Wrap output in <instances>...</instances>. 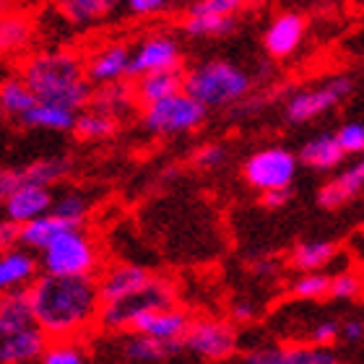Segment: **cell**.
<instances>
[{"instance_id": "3", "label": "cell", "mask_w": 364, "mask_h": 364, "mask_svg": "<svg viewBox=\"0 0 364 364\" xmlns=\"http://www.w3.org/2000/svg\"><path fill=\"white\" fill-rule=\"evenodd\" d=\"M45 346L47 336L31 318L26 289L0 291V364H29Z\"/></svg>"}, {"instance_id": "10", "label": "cell", "mask_w": 364, "mask_h": 364, "mask_svg": "<svg viewBox=\"0 0 364 364\" xmlns=\"http://www.w3.org/2000/svg\"><path fill=\"white\" fill-rule=\"evenodd\" d=\"M182 349L193 351L208 362H219V359L235 354L237 333L235 328L221 323V320H196V323H190L185 336H182Z\"/></svg>"}, {"instance_id": "9", "label": "cell", "mask_w": 364, "mask_h": 364, "mask_svg": "<svg viewBox=\"0 0 364 364\" xmlns=\"http://www.w3.org/2000/svg\"><path fill=\"white\" fill-rule=\"evenodd\" d=\"M351 78L338 76L331 78L326 84H320L318 89L296 91L287 102V120L289 122H310L320 114L331 112L333 107H338L343 99L351 94Z\"/></svg>"}, {"instance_id": "21", "label": "cell", "mask_w": 364, "mask_h": 364, "mask_svg": "<svg viewBox=\"0 0 364 364\" xmlns=\"http://www.w3.org/2000/svg\"><path fill=\"white\" fill-rule=\"evenodd\" d=\"M296 159H299V164H304V167L318 169V172H328V169L338 167V164L346 159V154H343L341 144L336 141V136L323 133V136L310 138V141L299 149Z\"/></svg>"}, {"instance_id": "18", "label": "cell", "mask_w": 364, "mask_h": 364, "mask_svg": "<svg viewBox=\"0 0 364 364\" xmlns=\"http://www.w3.org/2000/svg\"><path fill=\"white\" fill-rule=\"evenodd\" d=\"M245 364H341L328 346H287V349H263L245 357Z\"/></svg>"}, {"instance_id": "40", "label": "cell", "mask_w": 364, "mask_h": 364, "mask_svg": "<svg viewBox=\"0 0 364 364\" xmlns=\"http://www.w3.org/2000/svg\"><path fill=\"white\" fill-rule=\"evenodd\" d=\"M133 16H154L167 8V0H122Z\"/></svg>"}, {"instance_id": "2", "label": "cell", "mask_w": 364, "mask_h": 364, "mask_svg": "<svg viewBox=\"0 0 364 364\" xmlns=\"http://www.w3.org/2000/svg\"><path fill=\"white\" fill-rule=\"evenodd\" d=\"M21 78L37 102H50L73 112L89 107L94 94L91 81L84 73V63L68 50H47L31 55L21 65Z\"/></svg>"}, {"instance_id": "46", "label": "cell", "mask_w": 364, "mask_h": 364, "mask_svg": "<svg viewBox=\"0 0 364 364\" xmlns=\"http://www.w3.org/2000/svg\"><path fill=\"white\" fill-rule=\"evenodd\" d=\"M252 315H255V310H252V304H247V302H237L235 307H232V318L235 320H252Z\"/></svg>"}, {"instance_id": "12", "label": "cell", "mask_w": 364, "mask_h": 364, "mask_svg": "<svg viewBox=\"0 0 364 364\" xmlns=\"http://www.w3.org/2000/svg\"><path fill=\"white\" fill-rule=\"evenodd\" d=\"M53 188L47 185H34V182H21L18 188L11 190V196L3 200V219H8L11 224H26V221L37 219L42 213H47L53 208Z\"/></svg>"}, {"instance_id": "7", "label": "cell", "mask_w": 364, "mask_h": 364, "mask_svg": "<svg viewBox=\"0 0 364 364\" xmlns=\"http://www.w3.org/2000/svg\"><path fill=\"white\" fill-rule=\"evenodd\" d=\"M175 304V287L169 281L154 276L144 289L122 296L117 302H107L99 307V326L105 331H128L133 318L154 307H172Z\"/></svg>"}, {"instance_id": "30", "label": "cell", "mask_w": 364, "mask_h": 364, "mask_svg": "<svg viewBox=\"0 0 364 364\" xmlns=\"http://www.w3.org/2000/svg\"><path fill=\"white\" fill-rule=\"evenodd\" d=\"M336 258V245L326 242V240H315V242H302L296 245V250L291 252V266L296 271H318V268L328 266Z\"/></svg>"}, {"instance_id": "34", "label": "cell", "mask_w": 364, "mask_h": 364, "mask_svg": "<svg viewBox=\"0 0 364 364\" xmlns=\"http://www.w3.org/2000/svg\"><path fill=\"white\" fill-rule=\"evenodd\" d=\"M42 364H86L84 351L78 346V341H47V346L39 354Z\"/></svg>"}, {"instance_id": "15", "label": "cell", "mask_w": 364, "mask_h": 364, "mask_svg": "<svg viewBox=\"0 0 364 364\" xmlns=\"http://www.w3.org/2000/svg\"><path fill=\"white\" fill-rule=\"evenodd\" d=\"M130 65V47L112 42V45L99 47L97 53L91 55L89 60L84 63V73L94 86H105L122 81L128 76Z\"/></svg>"}, {"instance_id": "5", "label": "cell", "mask_w": 364, "mask_h": 364, "mask_svg": "<svg viewBox=\"0 0 364 364\" xmlns=\"http://www.w3.org/2000/svg\"><path fill=\"white\" fill-rule=\"evenodd\" d=\"M99 268L97 242L81 227L65 229L45 250H39V271L55 276H94Z\"/></svg>"}, {"instance_id": "6", "label": "cell", "mask_w": 364, "mask_h": 364, "mask_svg": "<svg viewBox=\"0 0 364 364\" xmlns=\"http://www.w3.org/2000/svg\"><path fill=\"white\" fill-rule=\"evenodd\" d=\"M208 109L198 99H193L188 91H177L172 97H164L159 102L144 105L141 122L154 136H182L193 133L205 122Z\"/></svg>"}, {"instance_id": "41", "label": "cell", "mask_w": 364, "mask_h": 364, "mask_svg": "<svg viewBox=\"0 0 364 364\" xmlns=\"http://www.w3.org/2000/svg\"><path fill=\"white\" fill-rule=\"evenodd\" d=\"M338 333H341V326H338V323H320V326L312 331V343H315V346H331V343L338 341Z\"/></svg>"}, {"instance_id": "32", "label": "cell", "mask_w": 364, "mask_h": 364, "mask_svg": "<svg viewBox=\"0 0 364 364\" xmlns=\"http://www.w3.org/2000/svg\"><path fill=\"white\" fill-rule=\"evenodd\" d=\"M89 208H91V203L84 193L65 190V193H60L58 198H53V208H50V211H53L55 216H60V219L70 221L73 227H84L86 216H89Z\"/></svg>"}, {"instance_id": "29", "label": "cell", "mask_w": 364, "mask_h": 364, "mask_svg": "<svg viewBox=\"0 0 364 364\" xmlns=\"http://www.w3.org/2000/svg\"><path fill=\"white\" fill-rule=\"evenodd\" d=\"M237 26V18L229 16H200V14H188V18L182 21V31L188 37L196 39H208V37H227Z\"/></svg>"}, {"instance_id": "11", "label": "cell", "mask_w": 364, "mask_h": 364, "mask_svg": "<svg viewBox=\"0 0 364 364\" xmlns=\"http://www.w3.org/2000/svg\"><path fill=\"white\" fill-rule=\"evenodd\" d=\"M180 63H182L180 42L175 37H169V34H151V37H146L130 53L128 76L138 78L144 76V73H151V70L180 68Z\"/></svg>"}, {"instance_id": "35", "label": "cell", "mask_w": 364, "mask_h": 364, "mask_svg": "<svg viewBox=\"0 0 364 364\" xmlns=\"http://www.w3.org/2000/svg\"><path fill=\"white\" fill-rule=\"evenodd\" d=\"M328 289H331V279H328V276L307 271L302 279H296L294 284H291V294L302 296V299H320V296L328 294Z\"/></svg>"}, {"instance_id": "27", "label": "cell", "mask_w": 364, "mask_h": 364, "mask_svg": "<svg viewBox=\"0 0 364 364\" xmlns=\"http://www.w3.org/2000/svg\"><path fill=\"white\" fill-rule=\"evenodd\" d=\"M37 102L31 89L23 84L21 76H8L0 81V114L11 120H21L23 112Z\"/></svg>"}, {"instance_id": "22", "label": "cell", "mask_w": 364, "mask_h": 364, "mask_svg": "<svg viewBox=\"0 0 364 364\" xmlns=\"http://www.w3.org/2000/svg\"><path fill=\"white\" fill-rule=\"evenodd\" d=\"M73 120H76L73 109L50 105V102H34L18 122L26 125V128L50 130V133H70L73 130Z\"/></svg>"}, {"instance_id": "26", "label": "cell", "mask_w": 364, "mask_h": 364, "mask_svg": "<svg viewBox=\"0 0 364 364\" xmlns=\"http://www.w3.org/2000/svg\"><path fill=\"white\" fill-rule=\"evenodd\" d=\"M70 159L68 156H42V159H34L29 164H23L21 169V180L23 182H34V185H47L53 188L58 182H63L70 175Z\"/></svg>"}, {"instance_id": "25", "label": "cell", "mask_w": 364, "mask_h": 364, "mask_svg": "<svg viewBox=\"0 0 364 364\" xmlns=\"http://www.w3.org/2000/svg\"><path fill=\"white\" fill-rule=\"evenodd\" d=\"M182 349V341H159L146 333H133L125 343V357L136 364H154Z\"/></svg>"}, {"instance_id": "20", "label": "cell", "mask_w": 364, "mask_h": 364, "mask_svg": "<svg viewBox=\"0 0 364 364\" xmlns=\"http://www.w3.org/2000/svg\"><path fill=\"white\" fill-rule=\"evenodd\" d=\"M65 229H73V224L55 216L53 211H47L42 216H37V219L26 221V224H18V245L31 252H39L45 250L55 237L63 235Z\"/></svg>"}, {"instance_id": "33", "label": "cell", "mask_w": 364, "mask_h": 364, "mask_svg": "<svg viewBox=\"0 0 364 364\" xmlns=\"http://www.w3.org/2000/svg\"><path fill=\"white\" fill-rule=\"evenodd\" d=\"M130 102H133V91H130L128 86H122L120 81H114V84H105L102 89L94 91L89 105L97 107V109H105V112L117 117Z\"/></svg>"}, {"instance_id": "42", "label": "cell", "mask_w": 364, "mask_h": 364, "mask_svg": "<svg viewBox=\"0 0 364 364\" xmlns=\"http://www.w3.org/2000/svg\"><path fill=\"white\" fill-rule=\"evenodd\" d=\"M21 169L11 167V169H0V208H3V200L11 196V190L21 185Z\"/></svg>"}, {"instance_id": "17", "label": "cell", "mask_w": 364, "mask_h": 364, "mask_svg": "<svg viewBox=\"0 0 364 364\" xmlns=\"http://www.w3.org/2000/svg\"><path fill=\"white\" fill-rule=\"evenodd\" d=\"M39 276V260L26 247H8L0 252V291L26 289Z\"/></svg>"}, {"instance_id": "13", "label": "cell", "mask_w": 364, "mask_h": 364, "mask_svg": "<svg viewBox=\"0 0 364 364\" xmlns=\"http://www.w3.org/2000/svg\"><path fill=\"white\" fill-rule=\"evenodd\" d=\"M190 318L188 312L172 307H154V310L141 312L138 318L130 323V333H146L159 341H182V336L188 331Z\"/></svg>"}, {"instance_id": "8", "label": "cell", "mask_w": 364, "mask_h": 364, "mask_svg": "<svg viewBox=\"0 0 364 364\" xmlns=\"http://www.w3.org/2000/svg\"><path fill=\"white\" fill-rule=\"evenodd\" d=\"M299 169V159L294 151L284 146H268L260 149L252 156H247L242 167L245 182L255 190H273V188H291V182Z\"/></svg>"}, {"instance_id": "37", "label": "cell", "mask_w": 364, "mask_h": 364, "mask_svg": "<svg viewBox=\"0 0 364 364\" xmlns=\"http://www.w3.org/2000/svg\"><path fill=\"white\" fill-rule=\"evenodd\" d=\"M336 141L341 144L343 154H364V122H346L338 128Z\"/></svg>"}, {"instance_id": "47", "label": "cell", "mask_w": 364, "mask_h": 364, "mask_svg": "<svg viewBox=\"0 0 364 364\" xmlns=\"http://www.w3.org/2000/svg\"><path fill=\"white\" fill-rule=\"evenodd\" d=\"M16 3H18V0H0V16L11 14V11L16 8Z\"/></svg>"}, {"instance_id": "1", "label": "cell", "mask_w": 364, "mask_h": 364, "mask_svg": "<svg viewBox=\"0 0 364 364\" xmlns=\"http://www.w3.org/2000/svg\"><path fill=\"white\" fill-rule=\"evenodd\" d=\"M31 318L47 341H81L99 320V289L94 276L39 273L26 287Z\"/></svg>"}, {"instance_id": "4", "label": "cell", "mask_w": 364, "mask_h": 364, "mask_svg": "<svg viewBox=\"0 0 364 364\" xmlns=\"http://www.w3.org/2000/svg\"><path fill=\"white\" fill-rule=\"evenodd\" d=\"M252 78L232 60H205L182 76V91L198 99L205 109H224L247 99Z\"/></svg>"}, {"instance_id": "16", "label": "cell", "mask_w": 364, "mask_h": 364, "mask_svg": "<svg viewBox=\"0 0 364 364\" xmlns=\"http://www.w3.org/2000/svg\"><path fill=\"white\" fill-rule=\"evenodd\" d=\"M151 279H154V273H149L141 266H130V263H120V266L107 268L97 279L99 299H102V304L117 302L122 296L133 294L138 289H144Z\"/></svg>"}, {"instance_id": "43", "label": "cell", "mask_w": 364, "mask_h": 364, "mask_svg": "<svg viewBox=\"0 0 364 364\" xmlns=\"http://www.w3.org/2000/svg\"><path fill=\"white\" fill-rule=\"evenodd\" d=\"M289 200H291V188L263 190V196H260V203L266 205V208H284Z\"/></svg>"}, {"instance_id": "14", "label": "cell", "mask_w": 364, "mask_h": 364, "mask_svg": "<svg viewBox=\"0 0 364 364\" xmlns=\"http://www.w3.org/2000/svg\"><path fill=\"white\" fill-rule=\"evenodd\" d=\"M304 31H307L304 16L287 11V14L276 16L268 23L266 34H263V47H266V53L271 58H289V55H294L299 50Z\"/></svg>"}, {"instance_id": "31", "label": "cell", "mask_w": 364, "mask_h": 364, "mask_svg": "<svg viewBox=\"0 0 364 364\" xmlns=\"http://www.w3.org/2000/svg\"><path fill=\"white\" fill-rule=\"evenodd\" d=\"M58 3L73 23H91L109 16L122 0H58Z\"/></svg>"}, {"instance_id": "24", "label": "cell", "mask_w": 364, "mask_h": 364, "mask_svg": "<svg viewBox=\"0 0 364 364\" xmlns=\"http://www.w3.org/2000/svg\"><path fill=\"white\" fill-rule=\"evenodd\" d=\"M78 141H107L117 133V117L105 109L91 107L89 109H78L76 120H73V130H70Z\"/></svg>"}, {"instance_id": "28", "label": "cell", "mask_w": 364, "mask_h": 364, "mask_svg": "<svg viewBox=\"0 0 364 364\" xmlns=\"http://www.w3.org/2000/svg\"><path fill=\"white\" fill-rule=\"evenodd\" d=\"M34 34V23L21 14H6L0 16V55L18 53L31 42Z\"/></svg>"}, {"instance_id": "23", "label": "cell", "mask_w": 364, "mask_h": 364, "mask_svg": "<svg viewBox=\"0 0 364 364\" xmlns=\"http://www.w3.org/2000/svg\"><path fill=\"white\" fill-rule=\"evenodd\" d=\"M177 91H182L180 68L151 70V73L138 76V84L133 89V99H138L141 105H151V102H159L164 97H172Z\"/></svg>"}, {"instance_id": "38", "label": "cell", "mask_w": 364, "mask_h": 364, "mask_svg": "<svg viewBox=\"0 0 364 364\" xmlns=\"http://www.w3.org/2000/svg\"><path fill=\"white\" fill-rule=\"evenodd\" d=\"M359 289H362V281L354 273H338L336 279H331L328 294L336 296V299H351V296L359 294Z\"/></svg>"}, {"instance_id": "19", "label": "cell", "mask_w": 364, "mask_h": 364, "mask_svg": "<svg viewBox=\"0 0 364 364\" xmlns=\"http://www.w3.org/2000/svg\"><path fill=\"white\" fill-rule=\"evenodd\" d=\"M364 190V159H359L357 164H351L346 172H341L338 177H333L331 182H326L323 188L318 190V203L320 208H341L349 200L359 196Z\"/></svg>"}, {"instance_id": "36", "label": "cell", "mask_w": 364, "mask_h": 364, "mask_svg": "<svg viewBox=\"0 0 364 364\" xmlns=\"http://www.w3.org/2000/svg\"><path fill=\"white\" fill-rule=\"evenodd\" d=\"M247 6V0H196L188 8V14H200V16H229L237 18V14Z\"/></svg>"}, {"instance_id": "39", "label": "cell", "mask_w": 364, "mask_h": 364, "mask_svg": "<svg viewBox=\"0 0 364 364\" xmlns=\"http://www.w3.org/2000/svg\"><path fill=\"white\" fill-rule=\"evenodd\" d=\"M227 161V149L219 144H208L203 149H198L196 156H193V164L200 169H216Z\"/></svg>"}, {"instance_id": "45", "label": "cell", "mask_w": 364, "mask_h": 364, "mask_svg": "<svg viewBox=\"0 0 364 364\" xmlns=\"http://www.w3.org/2000/svg\"><path fill=\"white\" fill-rule=\"evenodd\" d=\"M362 336H364V323H359V320H349L346 326H341L338 338H343V341H359Z\"/></svg>"}, {"instance_id": "44", "label": "cell", "mask_w": 364, "mask_h": 364, "mask_svg": "<svg viewBox=\"0 0 364 364\" xmlns=\"http://www.w3.org/2000/svg\"><path fill=\"white\" fill-rule=\"evenodd\" d=\"M18 245V227L8 219H0V252Z\"/></svg>"}]
</instances>
